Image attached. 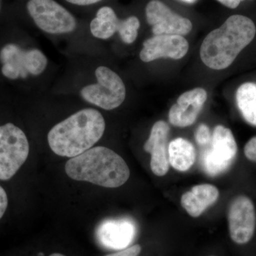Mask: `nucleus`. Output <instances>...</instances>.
<instances>
[{
    "instance_id": "obj_9",
    "label": "nucleus",
    "mask_w": 256,
    "mask_h": 256,
    "mask_svg": "<svg viewBox=\"0 0 256 256\" xmlns=\"http://www.w3.org/2000/svg\"><path fill=\"white\" fill-rule=\"evenodd\" d=\"M228 227L230 238L238 244L250 242L256 230L255 207L250 198L240 195L236 197L229 207Z\"/></svg>"
},
{
    "instance_id": "obj_26",
    "label": "nucleus",
    "mask_w": 256,
    "mask_h": 256,
    "mask_svg": "<svg viewBox=\"0 0 256 256\" xmlns=\"http://www.w3.org/2000/svg\"><path fill=\"white\" fill-rule=\"evenodd\" d=\"M181 1L184 2L190 3V4H193L196 0H181Z\"/></svg>"
},
{
    "instance_id": "obj_10",
    "label": "nucleus",
    "mask_w": 256,
    "mask_h": 256,
    "mask_svg": "<svg viewBox=\"0 0 256 256\" xmlns=\"http://www.w3.org/2000/svg\"><path fill=\"white\" fill-rule=\"evenodd\" d=\"M146 21L151 25L154 35L188 34L192 31V23L188 18L173 12L159 0H152L146 6Z\"/></svg>"
},
{
    "instance_id": "obj_16",
    "label": "nucleus",
    "mask_w": 256,
    "mask_h": 256,
    "mask_svg": "<svg viewBox=\"0 0 256 256\" xmlns=\"http://www.w3.org/2000/svg\"><path fill=\"white\" fill-rule=\"evenodd\" d=\"M170 164L180 172H186L192 168L196 160L194 146L184 138L173 140L168 146Z\"/></svg>"
},
{
    "instance_id": "obj_17",
    "label": "nucleus",
    "mask_w": 256,
    "mask_h": 256,
    "mask_svg": "<svg viewBox=\"0 0 256 256\" xmlns=\"http://www.w3.org/2000/svg\"><path fill=\"white\" fill-rule=\"evenodd\" d=\"M120 22L110 6H102L98 10L96 18L90 24L92 35L100 40H108L118 30Z\"/></svg>"
},
{
    "instance_id": "obj_19",
    "label": "nucleus",
    "mask_w": 256,
    "mask_h": 256,
    "mask_svg": "<svg viewBox=\"0 0 256 256\" xmlns=\"http://www.w3.org/2000/svg\"><path fill=\"white\" fill-rule=\"evenodd\" d=\"M140 26L139 18L134 16H129L120 22L118 30L121 40L127 44H131L138 36V30Z\"/></svg>"
},
{
    "instance_id": "obj_11",
    "label": "nucleus",
    "mask_w": 256,
    "mask_h": 256,
    "mask_svg": "<svg viewBox=\"0 0 256 256\" xmlns=\"http://www.w3.org/2000/svg\"><path fill=\"white\" fill-rule=\"evenodd\" d=\"M188 43L180 35H154L143 43L140 58L143 62H151L159 58H182L188 54Z\"/></svg>"
},
{
    "instance_id": "obj_12",
    "label": "nucleus",
    "mask_w": 256,
    "mask_h": 256,
    "mask_svg": "<svg viewBox=\"0 0 256 256\" xmlns=\"http://www.w3.org/2000/svg\"><path fill=\"white\" fill-rule=\"evenodd\" d=\"M136 233L134 222L128 218H118L102 222L96 230V237L106 248L122 250L132 244Z\"/></svg>"
},
{
    "instance_id": "obj_22",
    "label": "nucleus",
    "mask_w": 256,
    "mask_h": 256,
    "mask_svg": "<svg viewBox=\"0 0 256 256\" xmlns=\"http://www.w3.org/2000/svg\"><path fill=\"white\" fill-rule=\"evenodd\" d=\"M244 153L250 161L256 162V137L252 138L244 148Z\"/></svg>"
},
{
    "instance_id": "obj_13",
    "label": "nucleus",
    "mask_w": 256,
    "mask_h": 256,
    "mask_svg": "<svg viewBox=\"0 0 256 256\" xmlns=\"http://www.w3.org/2000/svg\"><path fill=\"white\" fill-rule=\"evenodd\" d=\"M206 100L207 92L202 88L184 92L170 108V124L178 128L192 126L196 122Z\"/></svg>"
},
{
    "instance_id": "obj_2",
    "label": "nucleus",
    "mask_w": 256,
    "mask_h": 256,
    "mask_svg": "<svg viewBox=\"0 0 256 256\" xmlns=\"http://www.w3.org/2000/svg\"><path fill=\"white\" fill-rule=\"evenodd\" d=\"M256 34V26L250 18L242 15L230 16L204 40L200 48L201 60L214 70L228 68L252 41Z\"/></svg>"
},
{
    "instance_id": "obj_5",
    "label": "nucleus",
    "mask_w": 256,
    "mask_h": 256,
    "mask_svg": "<svg viewBox=\"0 0 256 256\" xmlns=\"http://www.w3.org/2000/svg\"><path fill=\"white\" fill-rule=\"evenodd\" d=\"M30 144L26 134L18 126H0V180L8 181L16 174L28 160Z\"/></svg>"
},
{
    "instance_id": "obj_8",
    "label": "nucleus",
    "mask_w": 256,
    "mask_h": 256,
    "mask_svg": "<svg viewBox=\"0 0 256 256\" xmlns=\"http://www.w3.org/2000/svg\"><path fill=\"white\" fill-rule=\"evenodd\" d=\"M237 151L238 146L232 130L217 126L214 130L212 146L202 156L205 172L212 176L225 172L233 164Z\"/></svg>"
},
{
    "instance_id": "obj_28",
    "label": "nucleus",
    "mask_w": 256,
    "mask_h": 256,
    "mask_svg": "<svg viewBox=\"0 0 256 256\" xmlns=\"http://www.w3.org/2000/svg\"><path fill=\"white\" fill-rule=\"evenodd\" d=\"M0 10H1V0H0Z\"/></svg>"
},
{
    "instance_id": "obj_24",
    "label": "nucleus",
    "mask_w": 256,
    "mask_h": 256,
    "mask_svg": "<svg viewBox=\"0 0 256 256\" xmlns=\"http://www.w3.org/2000/svg\"><path fill=\"white\" fill-rule=\"evenodd\" d=\"M67 2L78 6H89L100 2L102 0H66Z\"/></svg>"
},
{
    "instance_id": "obj_25",
    "label": "nucleus",
    "mask_w": 256,
    "mask_h": 256,
    "mask_svg": "<svg viewBox=\"0 0 256 256\" xmlns=\"http://www.w3.org/2000/svg\"><path fill=\"white\" fill-rule=\"evenodd\" d=\"M222 4L230 9H235L244 0H218Z\"/></svg>"
},
{
    "instance_id": "obj_1",
    "label": "nucleus",
    "mask_w": 256,
    "mask_h": 256,
    "mask_svg": "<svg viewBox=\"0 0 256 256\" xmlns=\"http://www.w3.org/2000/svg\"><path fill=\"white\" fill-rule=\"evenodd\" d=\"M105 130V120L98 110L82 109L50 129L48 146L57 156L74 158L92 148Z\"/></svg>"
},
{
    "instance_id": "obj_7",
    "label": "nucleus",
    "mask_w": 256,
    "mask_h": 256,
    "mask_svg": "<svg viewBox=\"0 0 256 256\" xmlns=\"http://www.w3.org/2000/svg\"><path fill=\"white\" fill-rule=\"evenodd\" d=\"M26 9L37 28L47 34H64L76 28L74 15L55 0H28Z\"/></svg>"
},
{
    "instance_id": "obj_6",
    "label": "nucleus",
    "mask_w": 256,
    "mask_h": 256,
    "mask_svg": "<svg viewBox=\"0 0 256 256\" xmlns=\"http://www.w3.org/2000/svg\"><path fill=\"white\" fill-rule=\"evenodd\" d=\"M0 60L2 64V73L12 80L26 78L28 75H40L48 64L46 56L41 50L37 48L24 50L14 44L2 48Z\"/></svg>"
},
{
    "instance_id": "obj_21",
    "label": "nucleus",
    "mask_w": 256,
    "mask_h": 256,
    "mask_svg": "<svg viewBox=\"0 0 256 256\" xmlns=\"http://www.w3.org/2000/svg\"><path fill=\"white\" fill-rule=\"evenodd\" d=\"M142 250V248L140 245H134L132 246L120 250L118 252H114L106 256H138Z\"/></svg>"
},
{
    "instance_id": "obj_15",
    "label": "nucleus",
    "mask_w": 256,
    "mask_h": 256,
    "mask_svg": "<svg viewBox=\"0 0 256 256\" xmlns=\"http://www.w3.org/2000/svg\"><path fill=\"white\" fill-rule=\"evenodd\" d=\"M220 192L215 186L208 184L196 185L190 191L185 192L181 198V204L192 217L200 216L207 208L218 200Z\"/></svg>"
},
{
    "instance_id": "obj_4",
    "label": "nucleus",
    "mask_w": 256,
    "mask_h": 256,
    "mask_svg": "<svg viewBox=\"0 0 256 256\" xmlns=\"http://www.w3.org/2000/svg\"><path fill=\"white\" fill-rule=\"evenodd\" d=\"M96 84L82 88L80 96L84 100L106 110L122 105L126 97V88L122 78L106 66L96 70Z\"/></svg>"
},
{
    "instance_id": "obj_18",
    "label": "nucleus",
    "mask_w": 256,
    "mask_h": 256,
    "mask_svg": "<svg viewBox=\"0 0 256 256\" xmlns=\"http://www.w3.org/2000/svg\"><path fill=\"white\" fill-rule=\"evenodd\" d=\"M236 99L245 120L256 126V84L248 82L242 84L237 90Z\"/></svg>"
},
{
    "instance_id": "obj_3",
    "label": "nucleus",
    "mask_w": 256,
    "mask_h": 256,
    "mask_svg": "<svg viewBox=\"0 0 256 256\" xmlns=\"http://www.w3.org/2000/svg\"><path fill=\"white\" fill-rule=\"evenodd\" d=\"M66 172L74 180L106 188L124 185L130 175L124 160L106 146H95L68 160Z\"/></svg>"
},
{
    "instance_id": "obj_27",
    "label": "nucleus",
    "mask_w": 256,
    "mask_h": 256,
    "mask_svg": "<svg viewBox=\"0 0 256 256\" xmlns=\"http://www.w3.org/2000/svg\"><path fill=\"white\" fill-rule=\"evenodd\" d=\"M50 256H66L63 255V254H58V252H55V254H52V255H50Z\"/></svg>"
},
{
    "instance_id": "obj_14",
    "label": "nucleus",
    "mask_w": 256,
    "mask_h": 256,
    "mask_svg": "<svg viewBox=\"0 0 256 256\" xmlns=\"http://www.w3.org/2000/svg\"><path fill=\"white\" fill-rule=\"evenodd\" d=\"M169 124L164 121L160 120L153 124L150 134L144 144V150L150 153L152 172L158 176H162L170 169L168 149L166 148Z\"/></svg>"
},
{
    "instance_id": "obj_20",
    "label": "nucleus",
    "mask_w": 256,
    "mask_h": 256,
    "mask_svg": "<svg viewBox=\"0 0 256 256\" xmlns=\"http://www.w3.org/2000/svg\"><path fill=\"white\" fill-rule=\"evenodd\" d=\"M210 128L205 124H201L197 128L195 132V140L200 146H204L210 142Z\"/></svg>"
},
{
    "instance_id": "obj_23",
    "label": "nucleus",
    "mask_w": 256,
    "mask_h": 256,
    "mask_svg": "<svg viewBox=\"0 0 256 256\" xmlns=\"http://www.w3.org/2000/svg\"><path fill=\"white\" fill-rule=\"evenodd\" d=\"M8 206V196L4 188L0 185V220L2 218Z\"/></svg>"
}]
</instances>
